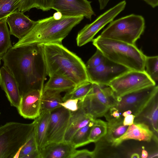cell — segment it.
<instances>
[{
  "label": "cell",
  "instance_id": "obj_20",
  "mask_svg": "<svg viewBox=\"0 0 158 158\" xmlns=\"http://www.w3.org/2000/svg\"><path fill=\"white\" fill-rule=\"evenodd\" d=\"M124 117L123 116L117 118H110L106 119L107 130L103 139L108 144L112 146L113 143L123 135L129 126L123 124Z\"/></svg>",
  "mask_w": 158,
  "mask_h": 158
},
{
  "label": "cell",
  "instance_id": "obj_35",
  "mask_svg": "<svg viewBox=\"0 0 158 158\" xmlns=\"http://www.w3.org/2000/svg\"><path fill=\"white\" fill-rule=\"evenodd\" d=\"M93 151H90L86 149L75 150L71 156L70 158H94Z\"/></svg>",
  "mask_w": 158,
  "mask_h": 158
},
{
  "label": "cell",
  "instance_id": "obj_30",
  "mask_svg": "<svg viewBox=\"0 0 158 158\" xmlns=\"http://www.w3.org/2000/svg\"><path fill=\"white\" fill-rule=\"evenodd\" d=\"M107 130V122L95 119L90 130L89 136L90 143H95L105 135Z\"/></svg>",
  "mask_w": 158,
  "mask_h": 158
},
{
  "label": "cell",
  "instance_id": "obj_31",
  "mask_svg": "<svg viewBox=\"0 0 158 158\" xmlns=\"http://www.w3.org/2000/svg\"><path fill=\"white\" fill-rule=\"evenodd\" d=\"M145 71L156 85L158 81V56H146L144 62Z\"/></svg>",
  "mask_w": 158,
  "mask_h": 158
},
{
  "label": "cell",
  "instance_id": "obj_39",
  "mask_svg": "<svg viewBox=\"0 0 158 158\" xmlns=\"http://www.w3.org/2000/svg\"><path fill=\"white\" fill-rule=\"evenodd\" d=\"M62 14L59 11H56L55 13L53 15L54 18L57 20L60 19L62 18Z\"/></svg>",
  "mask_w": 158,
  "mask_h": 158
},
{
  "label": "cell",
  "instance_id": "obj_10",
  "mask_svg": "<svg viewBox=\"0 0 158 158\" xmlns=\"http://www.w3.org/2000/svg\"><path fill=\"white\" fill-rule=\"evenodd\" d=\"M126 5V1H122L99 15L93 22L86 25L77 34V46H82L92 41L99 31L124 10Z\"/></svg>",
  "mask_w": 158,
  "mask_h": 158
},
{
  "label": "cell",
  "instance_id": "obj_29",
  "mask_svg": "<svg viewBox=\"0 0 158 158\" xmlns=\"http://www.w3.org/2000/svg\"><path fill=\"white\" fill-rule=\"evenodd\" d=\"M7 18L0 20V56L2 57L13 46L11 34L7 26Z\"/></svg>",
  "mask_w": 158,
  "mask_h": 158
},
{
  "label": "cell",
  "instance_id": "obj_21",
  "mask_svg": "<svg viewBox=\"0 0 158 158\" xmlns=\"http://www.w3.org/2000/svg\"><path fill=\"white\" fill-rule=\"evenodd\" d=\"M136 118H141L151 127L154 132L157 134L158 131V93L153 97L139 115Z\"/></svg>",
  "mask_w": 158,
  "mask_h": 158
},
{
  "label": "cell",
  "instance_id": "obj_11",
  "mask_svg": "<svg viewBox=\"0 0 158 158\" xmlns=\"http://www.w3.org/2000/svg\"><path fill=\"white\" fill-rule=\"evenodd\" d=\"M71 114V111L62 106L50 112L44 146L49 143L64 141Z\"/></svg>",
  "mask_w": 158,
  "mask_h": 158
},
{
  "label": "cell",
  "instance_id": "obj_23",
  "mask_svg": "<svg viewBox=\"0 0 158 158\" xmlns=\"http://www.w3.org/2000/svg\"><path fill=\"white\" fill-rule=\"evenodd\" d=\"M49 77V79L44 85L43 91L52 90L60 92H67L75 87L77 85L70 79L64 77L54 75Z\"/></svg>",
  "mask_w": 158,
  "mask_h": 158
},
{
  "label": "cell",
  "instance_id": "obj_33",
  "mask_svg": "<svg viewBox=\"0 0 158 158\" xmlns=\"http://www.w3.org/2000/svg\"><path fill=\"white\" fill-rule=\"evenodd\" d=\"M106 58L102 53L97 49L94 54L85 64L86 68H93L98 66L105 61Z\"/></svg>",
  "mask_w": 158,
  "mask_h": 158
},
{
  "label": "cell",
  "instance_id": "obj_6",
  "mask_svg": "<svg viewBox=\"0 0 158 158\" xmlns=\"http://www.w3.org/2000/svg\"><path fill=\"white\" fill-rule=\"evenodd\" d=\"M145 28L143 17L131 14L111 22L99 36L102 38L135 45Z\"/></svg>",
  "mask_w": 158,
  "mask_h": 158
},
{
  "label": "cell",
  "instance_id": "obj_3",
  "mask_svg": "<svg viewBox=\"0 0 158 158\" xmlns=\"http://www.w3.org/2000/svg\"><path fill=\"white\" fill-rule=\"evenodd\" d=\"M77 17L62 16L56 19L53 16L36 21L31 30L14 45L16 48L34 44L56 43H62V40L73 28L84 19Z\"/></svg>",
  "mask_w": 158,
  "mask_h": 158
},
{
  "label": "cell",
  "instance_id": "obj_4",
  "mask_svg": "<svg viewBox=\"0 0 158 158\" xmlns=\"http://www.w3.org/2000/svg\"><path fill=\"white\" fill-rule=\"evenodd\" d=\"M93 44L110 60L131 70L145 71L146 55L135 45L106 39L99 35Z\"/></svg>",
  "mask_w": 158,
  "mask_h": 158
},
{
  "label": "cell",
  "instance_id": "obj_16",
  "mask_svg": "<svg viewBox=\"0 0 158 158\" xmlns=\"http://www.w3.org/2000/svg\"><path fill=\"white\" fill-rule=\"evenodd\" d=\"M10 32L19 40L26 35L35 25L36 21L30 19L24 13L15 10L6 19Z\"/></svg>",
  "mask_w": 158,
  "mask_h": 158
},
{
  "label": "cell",
  "instance_id": "obj_12",
  "mask_svg": "<svg viewBox=\"0 0 158 158\" xmlns=\"http://www.w3.org/2000/svg\"><path fill=\"white\" fill-rule=\"evenodd\" d=\"M130 70L106 58L105 61L99 66L86 68L89 81L92 83L108 85L114 79Z\"/></svg>",
  "mask_w": 158,
  "mask_h": 158
},
{
  "label": "cell",
  "instance_id": "obj_34",
  "mask_svg": "<svg viewBox=\"0 0 158 158\" xmlns=\"http://www.w3.org/2000/svg\"><path fill=\"white\" fill-rule=\"evenodd\" d=\"M79 101L76 99H68L62 102L61 106L71 112H74L79 109Z\"/></svg>",
  "mask_w": 158,
  "mask_h": 158
},
{
  "label": "cell",
  "instance_id": "obj_17",
  "mask_svg": "<svg viewBox=\"0 0 158 158\" xmlns=\"http://www.w3.org/2000/svg\"><path fill=\"white\" fill-rule=\"evenodd\" d=\"M154 136L153 131L147 124L142 122H134L129 126L123 135L113 143L112 146H118L124 141L130 139L149 142Z\"/></svg>",
  "mask_w": 158,
  "mask_h": 158
},
{
  "label": "cell",
  "instance_id": "obj_32",
  "mask_svg": "<svg viewBox=\"0 0 158 158\" xmlns=\"http://www.w3.org/2000/svg\"><path fill=\"white\" fill-rule=\"evenodd\" d=\"M21 0H0V20L7 18L18 9Z\"/></svg>",
  "mask_w": 158,
  "mask_h": 158
},
{
  "label": "cell",
  "instance_id": "obj_5",
  "mask_svg": "<svg viewBox=\"0 0 158 158\" xmlns=\"http://www.w3.org/2000/svg\"><path fill=\"white\" fill-rule=\"evenodd\" d=\"M34 121L30 123H7L0 126V158H15L34 131Z\"/></svg>",
  "mask_w": 158,
  "mask_h": 158
},
{
  "label": "cell",
  "instance_id": "obj_24",
  "mask_svg": "<svg viewBox=\"0 0 158 158\" xmlns=\"http://www.w3.org/2000/svg\"><path fill=\"white\" fill-rule=\"evenodd\" d=\"M60 91L47 90L43 92L41 101V112L51 111L60 107L63 102Z\"/></svg>",
  "mask_w": 158,
  "mask_h": 158
},
{
  "label": "cell",
  "instance_id": "obj_26",
  "mask_svg": "<svg viewBox=\"0 0 158 158\" xmlns=\"http://www.w3.org/2000/svg\"><path fill=\"white\" fill-rule=\"evenodd\" d=\"M53 0H21L18 10L23 12L36 8L43 11L52 9Z\"/></svg>",
  "mask_w": 158,
  "mask_h": 158
},
{
  "label": "cell",
  "instance_id": "obj_38",
  "mask_svg": "<svg viewBox=\"0 0 158 158\" xmlns=\"http://www.w3.org/2000/svg\"><path fill=\"white\" fill-rule=\"evenodd\" d=\"M100 10L104 9L110 0H98Z\"/></svg>",
  "mask_w": 158,
  "mask_h": 158
},
{
  "label": "cell",
  "instance_id": "obj_13",
  "mask_svg": "<svg viewBox=\"0 0 158 158\" xmlns=\"http://www.w3.org/2000/svg\"><path fill=\"white\" fill-rule=\"evenodd\" d=\"M91 2L88 0H53L52 9L60 12L63 16H82L91 20L95 14Z\"/></svg>",
  "mask_w": 158,
  "mask_h": 158
},
{
  "label": "cell",
  "instance_id": "obj_28",
  "mask_svg": "<svg viewBox=\"0 0 158 158\" xmlns=\"http://www.w3.org/2000/svg\"><path fill=\"white\" fill-rule=\"evenodd\" d=\"M93 83L88 81L77 85L66 92L63 97V102L68 99H77L82 102L90 90Z\"/></svg>",
  "mask_w": 158,
  "mask_h": 158
},
{
  "label": "cell",
  "instance_id": "obj_9",
  "mask_svg": "<svg viewBox=\"0 0 158 158\" xmlns=\"http://www.w3.org/2000/svg\"><path fill=\"white\" fill-rule=\"evenodd\" d=\"M156 85L145 71L130 70L118 77L109 85L116 97L151 85Z\"/></svg>",
  "mask_w": 158,
  "mask_h": 158
},
{
  "label": "cell",
  "instance_id": "obj_14",
  "mask_svg": "<svg viewBox=\"0 0 158 158\" xmlns=\"http://www.w3.org/2000/svg\"><path fill=\"white\" fill-rule=\"evenodd\" d=\"M43 91H31L21 97L17 108L19 114L23 118L35 119L41 113V101Z\"/></svg>",
  "mask_w": 158,
  "mask_h": 158
},
{
  "label": "cell",
  "instance_id": "obj_8",
  "mask_svg": "<svg viewBox=\"0 0 158 158\" xmlns=\"http://www.w3.org/2000/svg\"><path fill=\"white\" fill-rule=\"evenodd\" d=\"M158 93L157 85L148 86L117 97L115 107L121 114L130 110L138 116Z\"/></svg>",
  "mask_w": 158,
  "mask_h": 158
},
{
  "label": "cell",
  "instance_id": "obj_1",
  "mask_svg": "<svg viewBox=\"0 0 158 158\" xmlns=\"http://www.w3.org/2000/svg\"><path fill=\"white\" fill-rule=\"evenodd\" d=\"M2 60L17 81L21 96L34 90L43 91L48 75L40 44L12 48Z\"/></svg>",
  "mask_w": 158,
  "mask_h": 158
},
{
  "label": "cell",
  "instance_id": "obj_18",
  "mask_svg": "<svg viewBox=\"0 0 158 158\" xmlns=\"http://www.w3.org/2000/svg\"><path fill=\"white\" fill-rule=\"evenodd\" d=\"M76 149L70 142L47 144L39 149L40 158H70Z\"/></svg>",
  "mask_w": 158,
  "mask_h": 158
},
{
  "label": "cell",
  "instance_id": "obj_15",
  "mask_svg": "<svg viewBox=\"0 0 158 158\" xmlns=\"http://www.w3.org/2000/svg\"><path fill=\"white\" fill-rule=\"evenodd\" d=\"M0 86L10 105L17 108L21 97L19 85L10 71L4 65L0 69Z\"/></svg>",
  "mask_w": 158,
  "mask_h": 158
},
{
  "label": "cell",
  "instance_id": "obj_40",
  "mask_svg": "<svg viewBox=\"0 0 158 158\" xmlns=\"http://www.w3.org/2000/svg\"><path fill=\"white\" fill-rule=\"evenodd\" d=\"M131 114H132V112L131 110H127L122 113V115L124 117H125Z\"/></svg>",
  "mask_w": 158,
  "mask_h": 158
},
{
  "label": "cell",
  "instance_id": "obj_2",
  "mask_svg": "<svg viewBox=\"0 0 158 158\" xmlns=\"http://www.w3.org/2000/svg\"><path fill=\"white\" fill-rule=\"evenodd\" d=\"M40 44L48 76L56 75L66 77L78 85L89 81L85 65L76 54L62 43ZM90 82V81H89Z\"/></svg>",
  "mask_w": 158,
  "mask_h": 158
},
{
  "label": "cell",
  "instance_id": "obj_43",
  "mask_svg": "<svg viewBox=\"0 0 158 158\" xmlns=\"http://www.w3.org/2000/svg\"><path fill=\"white\" fill-rule=\"evenodd\" d=\"M2 56H0V65L1 64V60H2Z\"/></svg>",
  "mask_w": 158,
  "mask_h": 158
},
{
  "label": "cell",
  "instance_id": "obj_44",
  "mask_svg": "<svg viewBox=\"0 0 158 158\" xmlns=\"http://www.w3.org/2000/svg\"><path fill=\"white\" fill-rule=\"evenodd\" d=\"M0 114H1V113L0 112Z\"/></svg>",
  "mask_w": 158,
  "mask_h": 158
},
{
  "label": "cell",
  "instance_id": "obj_37",
  "mask_svg": "<svg viewBox=\"0 0 158 158\" xmlns=\"http://www.w3.org/2000/svg\"><path fill=\"white\" fill-rule=\"evenodd\" d=\"M152 8H155L158 6V0H143Z\"/></svg>",
  "mask_w": 158,
  "mask_h": 158
},
{
  "label": "cell",
  "instance_id": "obj_19",
  "mask_svg": "<svg viewBox=\"0 0 158 158\" xmlns=\"http://www.w3.org/2000/svg\"><path fill=\"white\" fill-rule=\"evenodd\" d=\"M71 112V116L64 140L67 142H70L73 136L77 131L95 119L84 112L81 107L80 101L78 110L75 111Z\"/></svg>",
  "mask_w": 158,
  "mask_h": 158
},
{
  "label": "cell",
  "instance_id": "obj_42",
  "mask_svg": "<svg viewBox=\"0 0 158 158\" xmlns=\"http://www.w3.org/2000/svg\"><path fill=\"white\" fill-rule=\"evenodd\" d=\"M131 157L132 158H138L139 157V155L136 153H135L133 154L131 156Z\"/></svg>",
  "mask_w": 158,
  "mask_h": 158
},
{
  "label": "cell",
  "instance_id": "obj_27",
  "mask_svg": "<svg viewBox=\"0 0 158 158\" xmlns=\"http://www.w3.org/2000/svg\"><path fill=\"white\" fill-rule=\"evenodd\" d=\"M95 119L79 129L73 136L70 142L75 149L90 143L89 136Z\"/></svg>",
  "mask_w": 158,
  "mask_h": 158
},
{
  "label": "cell",
  "instance_id": "obj_41",
  "mask_svg": "<svg viewBox=\"0 0 158 158\" xmlns=\"http://www.w3.org/2000/svg\"><path fill=\"white\" fill-rule=\"evenodd\" d=\"M148 156V153L145 150H143L142 152L141 157L143 158H146Z\"/></svg>",
  "mask_w": 158,
  "mask_h": 158
},
{
  "label": "cell",
  "instance_id": "obj_25",
  "mask_svg": "<svg viewBox=\"0 0 158 158\" xmlns=\"http://www.w3.org/2000/svg\"><path fill=\"white\" fill-rule=\"evenodd\" d=\"M15 158H40L34 131L20 149Z\"/></svg>",
  "mask_w": 158,
  "mask_h": 158
},
{
  "label": "cell",
  "instance_id": "obj_7",
  "mask_svg": "<svg viewBox=\"0 0 158 158\" xmlns=\"http://www.w3.org/2000/svg\"><path fill=\"white\" fill-rule=\"evenodd\" d=\"M80 102L84 112L96 119L104 116L110 108L116 106L117 98L109 85L93 83L89 92Z\"/></svg>",
  "mask_w": 158,
  "mask_h": 158
},
{
  "label": "cell",
  "instance_id": "obj_22",
  "mask_svg": "<svg viewBox=\"0 0 158 158\" xmlns=\"http://www.w3.org/2000/svg\"><path fill=\"white\" fill-rule=\"evenodd\" d=\"M50 111H44L34 119V132L36 142L39 150L44 145L49 120Z\"/></svg>",
  "mask_w": 158,
  "mask_h": 158
},
{
  "label": "cell",
  "instance_id": "obj_36",
  "mask_svg": "<svg viewBox=\"0 0 158 158\" xmlns=\"http://www.w3.org/2000/svg\"><path fill=\"white\" fill-rule=\"evenodd\" d=\"M135 116L131 114L128 115L124 118L123 124L124 125L130 126L132 125L134 122Z\"/></svg>",
  "mask_w": 158,
  "mask_h": 158
}]
</instances>
